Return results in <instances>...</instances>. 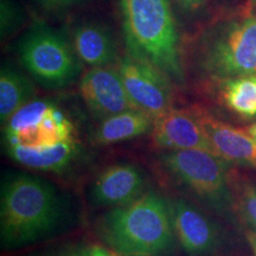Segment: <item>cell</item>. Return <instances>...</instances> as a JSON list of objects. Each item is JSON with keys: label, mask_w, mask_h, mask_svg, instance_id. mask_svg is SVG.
Listing matches in <instances>:
<instances>
[{"label": "cell", "mask_w": 256, "mask_h": 256, "mask_svg": "<svg viewBox=\"0 0 256 256\" xmlns=\"http://www.w3.org/2000/svg\"><path fill=\"white\" fill-rule=\"evenodd\" d=\"M118 70L136 110L156 119L174 108L170 78L148 60L128 54L120 60Z\"/></svg>", "instance_id": "8"}, {"label": "cell", "mask_w": 256, "mask_h": 256, "mask_svg": "<svg viewBox=\"0 0 256 256\" xmlns=\"http://www.w3.org/2000/svg\"><path fill=\"white\" fill-rule=\"evenodd\" d=\"M255 2H256V0H255Z\"/></svg>", "instance_id": "25"}, {"label": "cell", "mask_w": 256, "mask_h": 256, "mask_svg": "<svg viewBox=\"0 0 256 256\" xmlns=\"http://www.w3.org/2000/svg\"><path fill=\"white\" fill-rule=\"evenodd\" d=\"M234 183L230 186L235 209L256 234V184L246 179H238Z\"/></svg>", "instance_id": "18"}, {"label": "cell", "mask_w": 256, "mask_h": 256, "mask_svg": "<svg viewBox=\"0 0 256 256\" xmlns=\"http://www.w3.org/2000/svg\"><path fill=\"white\" fill-rule=\"evenodd\" d=\"M177 2L183 8L192 11V10H197L198 8H200L206 2V0H177Z\"/></svg>", "instance_id": "20"}, {"label": "cell", "mask_w": 256, "mask_h": 256, "mask_svg": "<svg viewBox=\"0 0 256 256\" xmlns=\"http://www.w3.org/2000/svg\"><path fill=\"white\" fill-rule=\"evenodd\" d=\"M98 223L101 238L119 256L165 255L176 240L168 200L153 191L112 208Z\"/></svg>", "instance_id": "3"}, {"label": "cell", "mask_w": 256, "mask_h": 256, "mask_svg": "<svg viewBox=\"0 0 256 256\" xmlns=\"http://www.w3.org/2000/svg\"><path fill=\"white\" fill-rule=\"evenodd\" d=\"M176 238L190 256H206L220 244V230L215 223L183 198H170Z\"/></svg>", "instance_id": "10"}, {"label": "cell", "mask_w": 256, "mask_h": 256, "mask_svg": "<svg viewBox=\"0 0 256 256\" xmlns=\"http://www.w3.org/2000/svg\"><path fill=\"white\" fill-rule=\"evenodd\" d=\"M246 130H247V133L249 134V136H250L252 139H254L255 142H256V124H252V126L248 127Z\"/></svg>", "instance_id": "23"}, {"label": "cell", "mask_w": 256, "mask_h": 256, "mask_svg": "<svg viewBox=\"0 0 256 256\" xmlns=\"http://www.w3.org/2000/svg\"><path fill=\"white\" fill-rule=\"evenodd\" d=\"M202 66L215 78L256 75V14L220 28L202 50Z\"/></svg>", "instance_id": "6"}, {"label": "cell", "mask_w": 256, "mask_h": 256, "mask_svg": "<svg viewBox=\"0 0 256 256\" xmlns=\"http://www.w3.org/2000/svg\"><path fill=\"white\" fill-rule=\"evenodd\" d=\"M151 133L153 144L164 151L198 148L214 153L200 110L171 108L156 118Z\"/></svg>", "instance_id": "11"}, {"label": "cell", "mask_w": 256, "mask_h": 256, "mask_svg": "<svg viewBox=\"0 0 256 256\" xmlns=\"http://www.w3.org/2000/svg\"><path fill=\"white\" fill-rule=\"evenodd\" d=\"M18 51L24 68L46 87H66L80 72L78 54L49 28L31 31L22 40Z\"/></svg>", "instance_id": "7"}, {"label": "cell", "mask_w": 256, "mask_h": 256, "mask_svg": "<svg viewBox=\"0 0 256 256\" xmlns=\"http://www.w3.org/2000/svg\"><path fill=\"white\" fill-rule=\"evenodd\" d=\"M160 164L174 180L217 212L226 215L234 206L228 162L206 150H168Z\"/></svg>", "instance_id": "5"}, {"label": "cell", "mask_w": 256, "mask_h": 256, "mask_svg": "<svg viewBox=\"0 0 256 256\" xmlns=\"http://www.w3.org/2000/svg\"><path fill=\"white\" fill-rule=\"evenodd\" d=\"M70 216L69 202L49 180L26 172L4 174L0 194L2 249L25 247L55 235Z\"/></svg>", "instance_id": "2"}, {"label": "cell", "mask_w": 256, "mask_h": 256, "mask_svg": "<svg viewBox=\"0 0 256 256\" xmlns=\"http://www.w3.org/2000/svg\"><path fill=\"white\" fill-rule=\"evenodd\" d=\"M34 96L32 83L17 70L2 66L0 72V122L5 124Z\"/></svg>", "instance_id": "16"}, {"label": "cell", "mask_w": 256, "mask_h": 256, "mask_svg": "<svg viewBox=\"0 0 256 256\" xmlns=\"http://www.w3.org/2000/svg\"><path fill=\"white\" fill-rule=\"evenodd\" d=\"M128 54L183 81L178 34L170 0H120Z\"/></svg>", "instance_id": "4"}, {"label": "cell", "mask_w": 256, "mask_h": 256, "mask_svg": "<svg viewBox=\"0 0 256 256\" xmlns=\"http://www.w3.org/2000/svg\"><path fill=\"white\" fill-rule=\"evenodd\" d=\"M2 128L6 154L26 168L63 172L81 153L75 124L49 101L28 102Z\"/></svg>", "instance_id": "1"}, {"label": "cell", "mask_w": 256, "mask_h": 256, "mask_svg": "<svg viewBox=\"0 0 256 256\" xmlns=\"http://www.w3.org/2000/svg\"><path fill=\"white\" fill-rule=\"evenodd\" d=\"M146 185V174L139 166L118 162L98 176L89 190V197L96 206H124L142 196Z\"/></svg>", "instance_id": "12"}, {"label": "cell", "mask_w": 256, "mask_h": 256, "mask_svg": "<svg viewBox=\"0 0 256 256\" xmlns=\"http://www.w3.org/2000/svg\"><path fill=\"white\" fill-rule=\"evenodd\" d=\"M51 2H56V4H64V2H74V0H49Z\"/></svg>", "instance_id": "24"}, {"label": "cell", "mask_w": 256, "mask_h": 256, "mask_svg": "<svg viewBox=\"0 0 256 256\" xmlns=\"http://www.w3.org/2000/svg\"><path fill=\"white\" fill-rule=\"evenodd\" d=\"M92 247L86 243L72 242L51 248L40 256H92Z\"/></svg>", "instance_id": "19"}, {"label": "cell", "mask_w": 256, "mask_h": 256, "mask_svg": "<svg viewBox=\"0 0 256 256\" xmlns=\"http://www.w3.org/2000/svg\"><path fill=\"white\" fill-rule=\"evenodd\" d=\"M223 100L236 114L256 118V75L228 80L223 88Z\"/></svg>", "instance_id": "17"}, {"label": "cell", "mask_w": 256, "mask_h": 256, "mask_svg": "<svg viewBox=\"0 0 256 256\" xmlns=\"http://www.w3.org/2000/svg\"><path fill=\"white\" fill-rule=\"evenodd\" d=\"M74 49L80 60L92 66H108L116 57L108 31L96 24H86L76 28Z\"/></svg>", "instance_id": "15"}, {"label": "cell", "mask_w": 256, "mask_h": 256, "mask_svg": "<svg viewBox=\"0 0 256 256\" xmlns=\"http://www.w3.org/2000/svg\"><path fill=\"white\" fill-rule=\"evenodd\" d=\"M81 96L96 120H104L121 112L132 110L134 104L127 94L119 70L108 66H92L81 78Z\"/></svg>", "instance_id": "9"}, {"label": "cell", "mask_w": 256, "mask_h": 256, "mask_svg": "<svg viewBox=\"0 0 256 256\" xmlns=\"http://www.w3.org/2000/svg\"><path fill=\"white\" fill-rule=\"evenodd\" d=\"M248 240H249V242H250L252 248V250H254V254L256 256V234L255 232L248 234Z\"/></svg>", "instance_id": "22"}, {"label": "cell", "mask_w": 256, "mask_h": 256, "mask_svg": "<svg viewBox=\"0 0 256 256\" xmlns=\"http://www.w3.org/2000/svg\"><path fill=\"white\" fill-rule=\"evenodd\" d=\"M92 256H119V255H118L115 252L112 250V249L110 250V249L101 247V246H92Z\"/></svg>", "instance_id": "21"}, {"label": "cell", "mask_w": 256, "mask_h": 256, "mask_svg": "<svg viewBox=\"0 0 256 256\" xmlns=\"http://www.w3.org/2000/svg\"><path fill=\"white\" fill-rule=\"evenodd\" d=\"M153 124L154 119L151 115L132 108L101 120L92 134V139L98 145L127 142L151 132Z\"/></svg>", "instance_id": "14"}, {"label": "cell", "mask_w": 256, "mask_h": 256, "mask_svg": "<svg viewBox=\"0 0 256 256\" xmlns=\"http://www.w3.org/2000/svg\"><path fill=\"white\" fill-rule=\"evenodd\" d=\"M200 120L212 151L229 164L256 166V142L247 133L200 112Z\"/></svg>", "instance_id": "13"}]
</instances>
